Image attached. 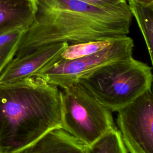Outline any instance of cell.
I'll use <instances>...</instances> for the list:
<instances>
[{"mask_svg":"<svg viewBox=\"0 0 153 153\" xmlns=\"http://www.w3.org/2000/svg\"><path fill=\"white\" fill-rule=\"evenodd\" d=\"M32 23L25 30L15 56L43 45L113 39L127 36L131 10H108L79 0H35Z\"/></svg>","mask_w":153,"mask_h":153,"instance_id":"1","label":"cell"},{"mask_svg":"<svg viewBox=\"0 0 153 153\" xmlns=\"http://www.w3.org/2000/svg\"><path fill=\"white\" fill-rule=\"evenodd\" d=\"M62 128L61 90L36 75L0 83V153H14Z\"/></svg>","mask_w":153,"mask_h":153,"instance_id":"2","label":"cell"},{"mask_svg":"<svg viewBox=\"0 0 153 153\" xmlns=\"http://www.w3.org/2000/svg\"><path fill=\"white\" fill-rule=\"evenodd\" d=\"M152 79L151 68L131 56L102 66L78 81L102 105L118 112L151 88Z\"/></svg>","mask_w":153,"mask_h":153,"instance_id":"3","label":"cell"},{"mask_svg":"<svg viewBox=\"0 0 153 153\" xmlns=\"http://www.w3.org/2000/svg\"><path fill=\"white\" fill-rule=\"evenodd\" d=\"M62 129L87 146L115 128L112 112L78 81L60 88Z\"/></svg>","mask_w":153,"mask_h":153,"instance_id":"4","label":"cell"},{"mask_svg":"<svg viewBox=\"0 0 153 153\" xmlns=\"http://www.w3.org/2000/svg\"><path fill=\"white\" fill-rule=\"evenodd\" d=\"M133 47V39L126 36L115 39L104 49L82 57L68 60L61 57L60 54L33 75L60 88H65L102 66L131 57Z\"/></svg>","mask_w":153,"mask_h":153,"instance_id":"5","label":"cell"},{"mask_svg":"<svg viewBox=\"0 0 153 153\" xmlns=\"http://www.w3.org/2000/svg\"><path fill=\"white\" fill-rule=\"evenodd\" d=\"M117 125L130 153H153V91L146 90L120 109Z\"/></svg>","mask_w":153,"mask_h":153,"instance_id":"6","label":"cell"},{"mask_svg":"<svg viewBox=\"0 0 153 153\" xmlns=\"http://www.w3.org/2000/svg\"><path fill=\"white\" fill-rule=\"evenodd\" d=\"M68 44V42L49 44L14 57L0 74V83L11 82L33 76L60 54Z\"/></svg>","mask_w":153,"mask_h":153,"instance_id":"7","label":"cell"},{"mask_svg":"<svg viewBox=\"0 0 153 153\" xmlns=\"http://www.w3.org/2000/svg\"><path fill=\"white\" fill-rule=\"evenodd\" d=\"M87 148L68 132L56 128L14 153H85Z\"/></svg>","mask_w":153,"mask_h":153,"instance_id":"8","label":"cell"},{"mask_svg":"<svg viewBox=\"0 0 153 153\" xmlns=\"http://www.w3.org/2000/svg\"><path fill=\"white\" fill-rule=\"evenodd\" d=\"M36 10L35 0H0V35L15 29H27Z\"/></svg>","mask_w":153,"mask_h":153,"instance_id":"9","label":"cell"},{"mask_svg":"<svg viewBox=\"0 0 153 153\" xmlns=\"http://www.w3.org/2000/svg\"><path fill=\"white\" fill-rule=\"evenodd\" d=\"M147 46L153 69V4L145 5L134 0H127ZM153 91V79L151 87Z\"/></svg>","mask_w":153,"mask_h":153,"instance_id":"10","label":"cell"},{"mask_svg":"<svg viewBox=\"0 0 153 153\" xmlns=\"http://www.w3.org/2000/svg\"><path fill=\"white\" fill-rule=\"evenodd\" d=\"M86 153H128L120 131L115 128L87 146Z\"/></svg>","mask_w":153,"mask_h":153,"instance_id":"11","label":"cell"},{"mask_svg":"<svg viewBox=\"0 0 153 153\" xmlns=\"http://www.w3.org/2000/svg\"><path fill=\"white\" fill-rule=\"evenodd\" d=\"M115 39L92 41L68 44L60 53V56L61 57L68 60L82 57L104 49L110 45Z\"/></svg>","mask_w":153,"mask_h":153,"instance_id":"12","label":"cell"},{"mask_svg":"<svg viewBox=\"0 0 153 153\" xmlns=\"http://www.w3.org/2000/svg\"><path fill=\"white\" fill-rule=\"evenodd\" d=\"M25 30L18 29L0 35V74L14 57Z\"/></svg>","mask_w":153,"mask_h":153,"instance_id":"13","label":"cell"},{"mask_svg":"<svg viewBox=\"0 0 153 153\" xmlns=\"http://www.w3.org/2000/svg\"><path fill=\"white\" fill-rule=\"evenodd\" d=\"M97 7L115 11L130 10L126 0H79Z\"/></svg>","mask_w":153,"mask_h":153,"instance_id":"14","label":"cell"},{"mask_svg":"<svg viewBox=\"0 0 153 153\" xmlns=\"http://www.w3.org/2000/svg\"><path fill=\"white\" fill-rule=\"evenodd\" d=\"M134 1L145 5L153 4V0H134Z\"/></svg>","mask_w":153,"mask_h":153,"instance_id":"15","label":"cell"},{"mask_svg":"<svg viewBox=\"0 0 153 153\" xmlns=\"http://www.w3.org/2000/svg\"><path fill=\"white\" fill-rule=\"evenodd\" d=\"M85 153H86V152H85Z\"/></svg>","mask_w":153,"mask_h":153,"instance_id":"16","label":"cell"}]
</instances>
